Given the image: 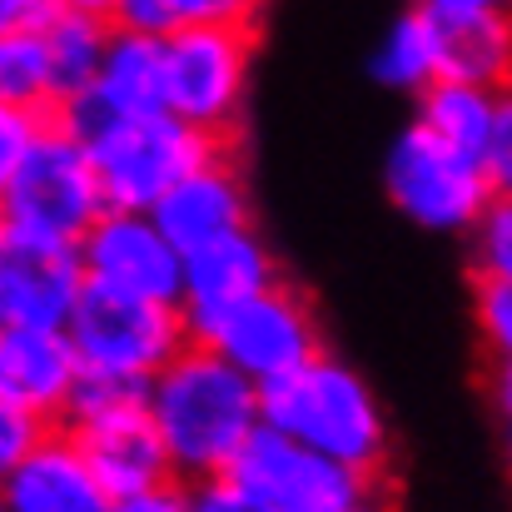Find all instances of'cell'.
<instances>
[{"label": "cell", "mask_w": 512, "mask_h": 512, "mask_svg": "<svg viewBox=\"0 0 512 512\" xmlns=\"http://www.w3.org/2000/svg\"><path fill=\"white\" fill-rule=\"evenodd\" d=\"M383 189L403 219H413L418 229H433V234L478 229V219L498 199L483 160L453 150L448 140H438L418 120L408 130H398V140L388 145Z\"/></svg>", "instance_id": "8992f818"}, {"label": "cell", "mask_w": 512, "mask_h": 512, "mask_svg": "<svg viewBox=\"0 0 512 512\" xmlns=\"http://www.w3.org/2000/svg\"><path fill=\"white\" fill-rule=\"evenodd\" d=\"M0 209H5V229L75 244V249L110 209L95 160H90V145L75 130H65L60 115L40 135V145L30 150L20 174L10 179V189L0 194Z\"/></svg>", "instance_id": "5b68a950"}, {"label": "cell", "mask_w": 512, "mask_h": 512, "mask_svg": "<svg viewBox=\"0 0 512 512\" xmlns=\"http://www.w3.org/2000/svg\"><path fill=\"white\" fill-rule=\"evenodd\" d=\"M478 279H512V199H493L478 219Z\"/></svg>", "instance_id": "484cf974"}, {"label": "cell", "mask_w": 512, "mask_h": 512, "mask_svg": "<svg viewBox=\"0 0 512 512\" xmlns=\"http://www.w3.org/2000/svg\"><path fill=\"white\" fill-rule=\"evenodd\" d=\"M60 125L90 145L105 204L130 209V214H150L179 179H189L194 170L224 155V140L194 130L170 110L160 115H60Z\"/></svg>", "instance_id": "3957f363"}, {"label": "cell", "mask_w": 512, "mask_h": 512, "mask_svg": "<svg viewBox=\"0 0 512 512\" xmlns=\"http://www.w3.org/2000/svg\"><path fill=\"white\" fill-rule=\"evenodd\" d=\"M165 65H170V115L224 140L244 110V95H249L254 30L249 25L174 30V35H165Z\"/></svg>", "instance_id": "ba28073f"}, {"label": "cell", "mask_w": 512, "mask_h": 512, "mask_svg": "<svg viewBox=\"0 0 512 512\" xmlns=\"http://www.w3.org/2000/svg\"><path fill=\"white\" fill-rule=\"evenodd\" d=\"M45 438V413L25 408L20 398H10L0 388V483L15 473V463Z\"/></svg>", "instance_id": "d4e9b609"}, {"label": "cell", "mask_w": 512, "mask_h": 512, "mask_svg": "<svg viewBox=\"0 0 512 512\" xmlns=\"http://www.w3.org/2000/svg\"><path fill=\"white\" fill-rule=\"evenodd\" d=\"M493 408L503 418V443H508V468H512V358H498V368H493Z\"/></svg>", "instance_id": "d6a6232c"}, {"label": "cell", "mask_w": 512, "mask_h": 512, "mask_svg": "<svg viewBox=\"0 0 512 512\" xmlns=\"http://www.w3.org/2000/svg\"><path fill=\"white\" fill-rule=\"evenodd\" d=\"M110 512H189V488H179V478H170V483H155L145 493L115 498Z\"/></svg>", "instance_id": "4dcf8cb0"}, {"label": "cell", "mask_w": 512, "mask_h": 512, "mask_svg": "<svg viewBox=\"0 0 512 512\" xmlns=\"http://www.w3.org/2000/svg\"><path fill=\"white\" fill-rule=\"evenodd\" d=\"M498 100L503 90H483V85H463V80H438L418 95V125H428L438 140H448L453 150L483 160L498 130Z\"/></svg>", "instance_id": "44dd1931"}, {"label": "cell", "mask_w": 512, "mask_h": 512, "mask_svg": "<svg viewBox=\"0 0 512 512\" xmlns=\"http://www.w3.org/2000/svg\"><path fill=\"white\" fill-rule=\"evenodd\" d=\"M0 512H5V503H0Z\"/></svg>", "instance_id": "d590c367"}, {"label": "cell", "mask_w": 512, "mask_h": 512, "mask_svg": "<svg viewBox=\"0 0 512 512\" xmlns=\"http://www.w3.org/2000/svg\"><path fill=\"white\" fill-rule=\"evenodd\" d=\"M70 433L85 448V458L110 498H130V493H145V488L174 478L170 448L150 418V398H130V403L100 408L90 418H75Z\"/></svg>", "instance_id": "4fadbf2b"}, {"label": "cell", "mask_w": 512, "mask_h": 512, "mask_svg": "<svg viewBox=\"0 0 512 512\" xmlns=\"http://www.w3.org/2000/svg\"><path fill=\"white\" fill-rule=\"evenodd\" d=\"M478 329L493 358H512V279H478Z\"/></svg>", "instance_id": "4316f807"}, {"label": "cell", "mask_w": 512, "mask_h": 512, "mask_svg": "<svg viewBox=\"0 0 512 512\" xmlns=\"http://www.w3.org/2000/svg\"><path fill=\"white\" fill-rule=\"evenodd\" d=\"M0 234H5V209H0Z\"/></svg>", "instance_id": "e575fe53"}, {"label": "cell", "mask_w": 512, "mask_h": 512, "mask_svg": "<svg viewBox=\"0 0 512 512\" xmlns=\"http://www.w3.org/2000/svg\"><path fill=\"white\" fill-rule=\"evenodd\" d=\"M80 383V358L65 329H20L0 324V388L25 408L55 418L65 413Z\"/></svg>", "instance_id": "e0dca14e"}, {"label": "cell", "mask_w": 512, "mask_h": 512, "mask_svg": "<svg viewBox=\"0 0 512 512\" xmlns=\"http://www.w3.org/2000/svg\"><path fill=\"white\" fill-rule=\"evenodd\" d=\"M160 110H170L165 35H145V30L115 25L95 90L85 100L65 105L60 115H160Z\"/></svg>", "instance_id": "2e32d148"}, {"label": "cell", "mask_w": 512, "mask_h": 512, "mask_svg": "<svg viewBox=\"0 0 512 512\" xmlns=\"http://www.w3.org/2000/svg\"><path fill=\"white\" fill-rule=\"evenodd\" d=\"M433 20H468V15H512V0H413Z\"/></svg>", "instance_id": "1f68e13d"}, {"label": "cell", "mask_w": 512, "mask_h": 512, "mask_svg": "<svg viewBox=\"0 0 512 512\" xmlns=\"http://www.w3.org/2000/svg\"><path fill=\"white\" fill-rule=\"evenodd\" d=\"M150 214L174 239V249L194 254V249H204V244H214L234 229H249V189L234 170V160L219 155L204 170L179 179Z\"/></svg>", "instance_id": "9a60e30c"}, {"label": "cell", "mask_w": 512, "mask_h": 512, "mask_svg": "<svg viewBox=\"0 0 512 512\" xmlns=\"http://www.w3.org/2000/svg\"><path fill=\"white\" fill-rule=\"evenodd\" d=\"M55 125V110H30V105H0V194L30 160L40 135Z\"/></svg>", "instance_id": "cb8c5ba5"}, {"label": "cell", "mask_w": 512, "mask_h": 512, "mask_svg": "<svg viewBox=\"0 0 512 512\" xmlns=\"http://www.w3.org/2000/svg\"><path fill=\"white\" fill-rule=\"evenodd\" d=\"M229 483H239L264 512H368V473L343 468L334 458L294 443L279 428H259L244 453L234 458V468L224 473Z\"/></svg>", "instance_id": "52a82bcc"}, {"label": "cell", "mask_w": 512, "mask_h": 512, "mask_svg": "<svg viewBox=\"0 0 512 512\" xmlns=\"http://www.w3.org/2000/svg\"><path fill=\"white\" fill-rule=\"evenodd\" d=\"M279 284V264L274 254L264 249V239L249 229H234L194 254H184V319H189V334L204 343L224 314H234L239 304H249L254 294L274 289Z\"/></svg>", "instance_id": "7c38bea8"}, {"label": "cell", "mask_w": 512, "mask_h": 512, "mask_svg": "<svg viewBox=\"0 0 512 512\" xmlns=\"http://www.w3.org/2000/svg\"><path fill=\"white\" fill-rule=\"evenodd\" d=\"M65 334L75 343L80 373L120 378V383H150L194 343L179 304L130 299L100 284H85Z\"/></svg>", "instance_id": "277c9868"}, {"label": "cell", "mask_w": 512, "mask_h": 512, "mask_svg": "<svg viewBox=\"0 0 512 512\" xmlns=\"http://www.w3.org/2000/svg\"><path fill=\"white\" fill-rule=\"evenodd\" d=\"M70 10H85V15L115 20V15H120V0H70Z\"/></svg>", "instance_id": "836d02e7"}, {"label": "cell", "mask_w": 512, "mask_h": 512, "mask_svg": "<svg viewBox=\"0 0 512 512\" xmlns=\"http://www.w3.org/2000/svg\"><path fill=\"white\" fill-rule=\"evenodd\" d=\"M264 423L368 478L388 458V418L378 393L358 368L329 353L264 388Z\"/></svg>", "instance_id": "7a4b0ae2"}, {"label": "cell", "mask_w": 512, "mask_h": 512, "mask_svg": "<svg viewBox=\"0 0 512 512\" xmlns=\"http://www.w3.org/2000/svg\"><path fill=\"white\" fill-rule=\"evenodd\" d=\"M368 75L383 90H403V95H423L428 85L443 80V25L423 10L408 5L388 20V30L378 35L373 55H368Z\"/></svg>", "instance_id": "ac0fdd59"}, {"label": "cell", "mask_w": 512, "mask_h": 512, "mask_svg": "<svg viewBox=\"0 0 512 512\" xmlns=\"http://www.w3.org/2000/svg\"><path fill=\"white\" fill-rule=\"evenodd\" d=\"M0 503L5 512H110L115 498L105 493L85 448L65 428V433H45L15 463V473L0 483Z\"/></svg>", "instance_id": "5bb4252c"}, {"label": "cell", "mask_w": 512, "mask_h": 512, "mask_svg": "<svg viewBox=\"0 0 512 512\" xmlns=\"http://www.w3.org/2000/svg\"><path fill=\"white\" fill-rule=\"evenodd\" d=\"M443 25V80L512 90V15H468Z\"/></svg>", "instance_id": "ffe728a7"}, {"label": "cell", "mask_w": 512, "mask_h": 512, "mask_svg": "<svg viewBox=\"0 0 512 512\" xmlns=\"http://www.w3.org/2000/svg\"><path fill=\"white\" fill-rule=\"evenodd\" d=\"M483 170L493 179V194L512 199V90H503V100H498V130H493V145L483 155Z\"/></svg>", "instance_id": "f1b7e54d"}, {"label": "cell", "mask_w": 512, "mask_h": 512, "mask_svg": "<svg viewBox=\"0 0 512 512\" xmlns=\"http://www.w3.org/2000/svg\"><path fill=\"white\" fill-rule=\"evenodd\" d=\"M115 20L85 15V10H65L50 30H45V55H50V85H55V115L75 100H85L100 80L105 50H110Z\"/></svg>", "instance_id": "d6986e66"}, {"label": "cell", "mask_w": 512, "mask_h": 512, "mask_svg": "<svg viewBox=\"0 0 512 512\" xmlns=\"http://www.w3.org/2000/svg\"><path fill=\"white\" fill-rule=\"evenodd\" d=\"M199 343V339H194ZM209 348H219L239 373H249L259 388L299 373L304 363H314L319 348V319L309 309V299L294 284H274L264 294H254L249 304H239L234 314L219 319V329L209 334Z\"/></svg>", "instance_id": "9c48e42d"}, {"label": "cell", "mask_w": 512, "mask_h": 512, "mask_svg": "<svg viewBox=\"0 0 512 512\" xmlns=\"http://www.w3.org/2000/svg\"><path fill=\"white\" fill-rule=\"evenodd\" d=\"M70 0H0V35H45Z\"/></svg>", "instance_id": "83f0119b"}, {"label": "cell", "mask_w": 512, "mask_h": 512, "mask_svg": "<svg viewBox=\"0 0 512 512\" xmlns=\"http://www.w3.org/2000/svg\"><path fill=\"white\" fill-rule=\"evenodd\" d=\"M0 105L55 110L45 35H0Z\"/></svg>", "instance_id": "603a6c76"}, {"label": "cell", "mask_w": 512, "mask_h": 512, "mask_svg": "<svg viewBox=\"0 0 512 512\" xmlns=\"http://www.w3.org/2000/svg\"><path fill=\"white\" fill-rule=\"evenodd\" d=\"M80 264H85V284L130 299H155V304L184 299V249H174V239L155 224V214L105 209L100 224L80 239Z\"/></svg>", "instance_id": "30bf717a"}, {"label": "cell", "mask_w": 512, "mask_h": 512, "mask_svg": "<svg viewBox=\"0 0 512 512\" xmlns=\"http://www.w3.org/2000/svg\"><path fill=\"white\" fill-rule=\"evenodd\" d=\"M85 294V264L75 244L35 239L20 229L0 234V324L70 329Z\"/></svg>", "instance_id": "8fae6325"}, {"label": "cell", "mask_w": 512, "mask_h": 512, "mask_svg": "<svg viewBox=\"0 0 512 512\" xmlns=\"http://www.w3.org/2000/svg\"><path fill=\"white\" fill-rule=\"evenodd\" d=\"M145 398L179 483L224 478L244 443L264 428V388L209 343H189L150 378Z\"/></svg>", "instance_id": "6da1fadb"}, {"label": "cell", "mask_w": 512, "mask_h": 512, "mask_svg": "<svg viewBox=\"0 0 512 512\" xmlns=\"http://www.w3.org/2000/svg\"><path fill=\"white\" fill-rule=\"evenodd\" d=\"M189 512H264L239 483L229 478H209V483H194L189 488Z\"/></svg>", "instance_id": "f546056e"}, {"label": "cell", "mask_w": 512, "mask_h": 512, "mask_svg": "<svg viewBox=\"0 0 512 512\" xmlns=\"http://www.w3.org/2000/svg\"><path fill=\"white\" fill-rule=\"evenodd\" d=\"M264 0H120L115 25L145 30V35H174L189 25H254Z\"/></svg>", "instance_id": "7402d4cb"}]
</instances>
